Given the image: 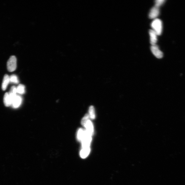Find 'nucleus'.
I'll return each mask as SVG.
<instances>
[{"instance_id":"obj_10","label":"nucleus","mask_w":185,"mask_h":185,"mask_svg":"<svg viewBox=\"0 0 185 185\" xmlns=\"http://www.w3.org/2000/svg\"><path fill=\"white\" fill-rule=\"evenodd\" d=\"M17 93L23 94L25 92V87L23 84H19L17 88Z\"/></svg>"},{"instance_id":"obj_12","label":"nucleus","mask_w":185,"mask_h":185,"mask_svg":"<svg viewBox=\"0 0 185 185\" xmlns=\"http://www.w3.org/2000/svg\"><path fill=\"white\" fill-rule=\"evenodd\" d=\"M10 82L15 84H18L19 82L17 76L15 75H13L9 77Z\"/></svg>"},{"instance_id":"obj_7","label":"nucleus","mask_w":185,"mask_h":185,"mask_svg":"<svg viewBox=\"0 0 185 185\" xmlns=\"http://www.w3.org/2000/svg\"><path fill=\"white\" fill-rule=\"evenodd\" d=\"M10 83V78L9 76L7 75H5L4 76L3 82L2 84V89L3 90L5 91L7 88V86Z\"/></svg>"},{"instance_id":"obj_5","label":"nucleus","mask_w":185,"mask_h":185,"mask_svg":"<svg viewBox=\"0 0 185 185\" xmlns=\"http://www.w3.org/2000/svg\"><path fill=\"white\" fill-rule=\"evenodd\" d=\"M159 14V8L154 6L151 9L149 12V17L151 19H154L157 18Z\"/></svg>"},{"instance_id":"obj_3","label":"nucleus","mask_w":185,"mask_h":185,"mask_svg":"<svg viewBox=\"0 0 185 185\" xmlns=\"http://www.w3.org/2000/svg\"><path fill=\"white\" fill-rule=\"evenodd\" d=\"M152 52L154 55L158 58H162L163 56V54L162 51L159 49L158 46L156 44L152 45L151 47Z\"/></svg>"},{"instance_id":"obj_2","label":"nucleus","mask_w":185,"mask_h":185,"mask_svg":"<svg viewBox=\"0 0 185 185\" xmlns=\"http://www.w3.org/2000/svg\"><path fill=\"white\" fill-rule=\"evenodd\" d=\"M17 59L14 56L10 57L7 62V68L9 72L15 71L17 68Z\"/></svg>"},{"instance_id":"obj_9","label":"nucleus","mask_w":185,"mask_h":185,"mask_svg":"<svg viewBox=\"0 0 185 185\" xmlns=\"http://www.w3.org/2000/svg\"><path fill=\"white\" fill-rule=\"evenodd\" d=\"M84 126L86 127V131L92 135L93 133V126L92 122L89 120Z\"/></svg>"},{"instance_id":"obj_16","label":"nucleus","mask_w":185,"mask_h":185,"mask_svg":"<svg viewBox=\"0 0 185 185\" xmlns=\"http://www.w3.org/2000/svg\"><path fill=\"white\" fill-rule=\"evenodd\" d=\"M9 92L14 94H17V88L15 86H12Z\"/></svg>"},{"instance_id":"obj_6","label":"nucleus","mask_w":185,"mask_h":185,"mask_svg":"<svg viewBox=\"0 0 185 185\" xmlns=\"http://www.w3.org/2000/svg\"><path fill=\"white\" fill-rule=\"evenodd\" d=\"M149 34L150 37V43L152 45L156 44L157 41V35L153 30L149 31Z\"/></svg>"},{"instance_id":"obj_15","label":"nucleus","mask_w":185,"mask_h":185,"mask_svg":"<svg viewBox=\"0 0 185 185\" xmlns=\"http://www.w3.org/2000/svg\"><path fill=\"white\" fill-rule=\"evenodd\" d=\"M165 2V1L164 0H157L155 1V6L159 8L160 6L164 3Z\"/></svg>"},{"instance_id":"obj_1","label":"nucleus","mask_w":185,"mask_h":185,"mask_svg":"<svg viewBox=\"0 0 185 185\" xmlns=\"http://www.w3.org/2000/svg\"><path fill=\"white\" fill-rule=\"evenodd\" d=\"M151 26L153 30L156 32L157 35L161 34L162 30V24L161 20L159 19H155L151 23Z\"/></svg>"},{"instance_id":"obj_8","label":"nucleus","mask_w":185,"mask_h":185,"mask_svg":"<svg viewBox=\"0 0 185 185\" xmlns=\"http://www.w3.org/2000/svg\"><path fill=\"white\" fill-rule=\"evenodd\" d=\"M4 102L5 105L6 107H9L12 105V100L11 99L9 93L8 92H6L4 95Z\"/></svg>"},{"instance_id":"obj_13","label":"nucleus","mask_w":185,"mask_h":185,"mask_svg":"<svg viewBox=\"0 0 185 185\" xmlns=\"http://www.w3.org/2000/svg\"><path fill=\"white\" fill-rule=\"evenodd\" d=\"M89 116L92 119H94L95 118V117H96V115H95V110L93 106H91L89 107Z\"/></svg>"},{"instance_id":"obj_11","label":"nucleus","mask_w":185,"mask_h":185,"mask_svg":"<svg viewBox=\"0 0 185 185\" xmlns=\"http://www.w3.org/2000/svg\"><path fill=\"white\" fill-rule=\"evenodd\" d=\"M85 131L82 129H79L78 133V140L82 141L85 135Z\"/></svg>"},{"instance_id":"obj_14","label":"nucleus","mask_w":185,"mask_h":185,"mask_svg":"<svg viewBox=\"0 0 185 185\" xmlns=\"http://www.w3.org/2000/svg\"><path fill=\"white\" fill-rule=\"evenodd\" d=\"M89 115L88 114L86 115L83 118L81 123L83 126H85L86 122L89 120Z\"/></svg>"},{"instance_id":"obj_4","label":"nucleus","mask_w":185,"mask_h":185,"mask_svg":"<svg viewBox=\"0 0 185 185\" xmlns=\"http://www.w3.org/2000/svg\"><path fill=\"white\" fill-rule=\"evenodd\" d=\"M22 103V98L21 96L17 95L12 100L11 106L13 108H17L20 106Z\"/></svg>"}]
</instances>
